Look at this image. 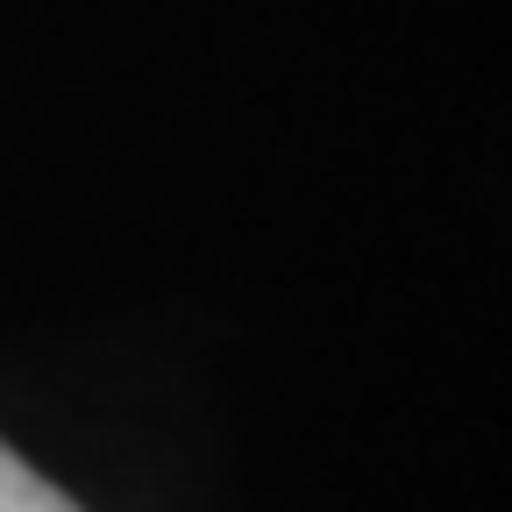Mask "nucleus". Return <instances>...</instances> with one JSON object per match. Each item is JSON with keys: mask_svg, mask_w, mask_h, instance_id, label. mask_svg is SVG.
<instances>
[{"mask_svg": "<svg viewBox=\"0 0 512 512\" xmlns=\"http://www.w3.org/2000/svg\"><path fill=\"white\" fill-rule=\"evenodd\" d=\"M0 512H86L79 498H64L43 470H29L8 441H0Z\"/></svg>", "mask_w": 512, "mask_h": 512, "instance_id": "nucleus-1", "label": "nucleus"}]
</instances>
